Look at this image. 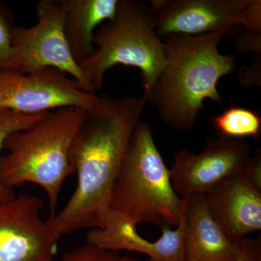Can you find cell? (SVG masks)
Returning a JSON list of instances; mask_svg holds the SVG:
<instances>
[{"label":"cell","mask_w":261,"mask_h":261,"mask_svg":"<svg viewBox=\"0 0 261 261\" xmlns=\"http://www.w3.org/2000/svg\"><path fill=\"white\" fill-rule=\"evenodd\" d=\"M143 97L102 95L87 112L70 149L77 174L75 191L59 213L47 220L57 238L82 228H99L127 147L141 121Z\"/></svg>","instance_id":"6da1fadb"},{"label":"cell","mask_w":261,"mask_h":261,"mask_svg":"<svg viewBox=\"0 0 261 261\" xmlns=\"http://www.w3.org/2000/svg\"><path fill=\"white\" fill-rule=\"evenodd\" d=\"M231 32L166 37L164 66L142 97L166 125L175 130L191 129L205 99L221 103L218 83L234 71L236 58L220 53L219 44Z\"/></svg>","instance_id":"7a4b0ae2"},{"label":"cell","mask_w":261,"mask_h":261,"mask_svg":"<svg viewBox=\"0 0 261 261\" xmlns=\"http://www.w3.org/2000/svg\"><path fill=\"white\" fill-rule=\"evenodd\" d=\"M87 112L80 108H59L30 128L10 135L4 145L8 154L0 157L2 185L12 190L27 183L40 187L53 217L65 180L75 173L70 149Z\"/></svg>","instance_id":"3957f363"},{"label":"cell","mask_w":261,"mask_h":261,"mask_svg":"<svg viewBox=\"0 0 261 261\" xmlns=\"http://www.w3.org/2000/svg\"><path fill=\"white\" fill-rule=\"evenodd\" d=\"M182 198L171 185L170 169L154 142L150 125L140 121L127 147L109 207L135 225L176 226Z\"/></svg>","instance_id":"277c9868"},{"label":"cell","mask_w":261,"mask_h":261,"mask_svg":"<svg viewBox=\"0 0 261 261\" xmlns=\"http://www.w3.org/2000/svg\"><path fill=\"white\" fill-rule=\"evenodd\" d=\"M155 29L150 5L142 0H119L113 18L94 32L95 53L80 63L96 92L102 88L106 72L116 65L139 68L144 93L148 92L166 62L164 43Z\"/></svg>","instance_id":"5b68a950"},{"label":"cell","mask_w":261,"mask_h":261,"mask_svg":"<svg viewBox=\"0 0 261 261\" xmlns=\"http://www.w3.org/2000/svg\"><path fill=\"white\" fill-rule=\"evenodd\" d=\"M36 11L35 25L13 29L11 70L29 73L55 68L76 81L85 92L97 94L70 51L64 33L62 0H41L37 3Z\"/></svg>","instance_id":"8992f818"},{"label":"cell","mask_w":261,"mask_h":261,"mask_svg":"<svg viewBox=\"0 0 261 261\" xmlns=\"http://www.w3.org/2000/svg\"><path fill=\"white\" fill-rule=\"evenodd\" d=\"M160 38L197 36L243 27L261 34L260 0H152Z\"/></svg>","instance_id":"52a82bcc"},{"label":"cell","mask_w":261,"mask_h":261,"mask_svg":"<svg viewBox=\"0 0 261 261\" xmlns=\"http://www.w3.org/2000/svg\"><path fill=\"white\" fill-rule=\"evenodd\" d=\"M99 97L85 92L76 81L55 68L29 73L0 70V109L24 114L66 107L89 111Z\"/></svg>","instance_id":"ba28073f"},{"label":"cell","mask_w":261,"mask_h":261,"mask_svg":"<svg viewBox=\"0 0 261 261\" xmlns=\"http://www.w3.org/2000/svg\"><path fill=\"white\" fill-rule=\"evenodd\" d=\"M251 158L246 141L209 137L200 153L185 149L173 154L171 185L181 198L204 195L226 178L246 172Z\"/></svg>","instance_id":"9c48e42d"},{"label":"cell","mask_w":261,"mask_h":261,"mask_svg":"<svg viewBox=\"0 0 261 261\" xmlns=\"http://www.w3.org/2000/svg\"><path fill=\"white\" fill-rule=\"evenodd\" d=\"M44 205L28 194L0 202V261H55L60 239L41 216Z\"/></svg>","instance_id":"30bf717a"},{"label":"cell","mask_w":261,"mask_h":261,"mask_svg":"<svg viewBox=\"0 0 261 261\" xmlns=\"http://www.w3.org/2000/svg\"><path fill=\"white\" fill-rule=\"evenodd\" d=\"M188 198H182L179 222L175 229L161 226L162 234L150 242L141 236L137 225L110 207L103 214L99 228L87 231L86 243L111 251L140 252L149 261H185V233Z\"/></svg>","instance_id":"8fae6325"},{"label":"cell","mask_w":261,"mask_h":261,"mask_svg":"<svg viewBox=\"0 0 261 261\" xmlns=\"http://www.w3.org/2000/svg\"><path fill=\"white\" fill-rule=\"evenodd\" d=\"M213 219L230 241L239 244L261 229V188L246 173L230 176L204 194Z\"/></svg>","instance_id":"7c38bea8"},{"label":"cell","mask_w":261,"mask_h":261,"mask_svg":"<svg viewBox=\"0 0 261 261\" xmlns=\"http://www.w3.org/2000/svg\"><path fill=\"white\" fill-rule=\"evenodd\" d=\"M187 198L185 261H229L238 256L241 242L228 240L211 216L203 195Z\"/></svg>","instance_id":"4fadbf2b"},{"label":"cell","mask_w":261,"mask_h":261,"mask_svg":"<svg viewBox=\"0 0 261 261\" xmlns=\"http://www.w3.org/2000/svg\"><path fill=\"white\" fill-rule=\"evenodd\" d=\"M64 33L72 56L80 65L95 53V29L113 18L119 0H62Z\"/></svg>","instance_id":"5bb4252c"},{"label":"cell","mask_w":261,"mask_h":261,"mask_svg":"<svg viewBox=\"0 0 261 261\" xmlns=\"http://www.w3.org/2000/svg\"><path fill=\"white\" fill-rule=\"evenodd\" d=\"M220 136L232 140L246 137L257 139L261 134V117L258 113L243 107L231 106L211 118Z\"/></svg>","instance_id":"9a60e30c"},{"label":"cell","mask_w":261,"mask_h":261,"mask_svg":"<svg viewBox=\"0 0 261 261\" xmlns=\"http://www.w3.org/2000/svg\"><path fill=\"white\" fill-rule=\"evenodd\" d=\"M49 112L24 114L10 110L0 109V152L5 141L15 132L30 128L42 121ZM15 196L14 190L5 188L0 183V202L9 200Z\"/></svg>","instance_id":"2e32d148"},{"label":"cell","mask_w":261,"mask_h":261,"mask_svg":"<svg viewBox=\"0 0 261 261\" xmlns=\"http://www.w3.org/2000/svg\"><path fill=\"white\" fill-rule=\"evenodd\" d=\"M56 261V260H55ZM56 261H142L119 252L103 250L85 243L65 252Z\"/></svg>","instance_id":"e0dca14e"},{"label":"cell","mask_w":261,"mask_h":261,"mask_svg":"<svg viewBox=\"0 0 261 261\" xmlns=\"http://www.w3.org/2000/svg\"><path fill=\"white\" fill-rule=\"evenodd\" d=\"M15 27L11 11L0 3V70L11 69V38Z\"/></svg>","instance_id":"ac0fdd59"},{"label":"cell","mask_w":261,"mask_h":261,"mask_svg":"<svg viewBox=\"0 0 261 261\" xmlns=\"http://www.w3.org/2000/svg\"><path fill=\"white\" fill-rule=\"evenodd\" d=\"M229 261H261V239L247 238L240 243L238 256Z\"/></svg>","instance_id":"d6986e66"},{"label":"cell","mask_w":261,"mask_h":261,"mask_svg":"<svg viewBox=\"0 0 261 261\" xmlns=\"http://www.w3.org/2000/svg\"><path fill=\"white\" fill-rule=\"evenodd\" d=\"M247 33L243 37H240L238 44V50L240 51H254L260 54L261 37L258 33Z\"/></svg>","instance_id":"ffe728a7"},{"label":"cell","mask_w":261,"mask_h":261,"mask_svg":"<svg viewBox=\"0 0 261 261\" xmlns=\"http://www.w3.org/2000/svg\"><path fill=\"white\" fill-rule=\"evenodd\" d=\"M249 177L251 178L254 183L261 188V152L260 149H257L255 155L251 158L248 169L246 172Z\"/></svg>","instance_id":"44dd1931"}]
</instances>
